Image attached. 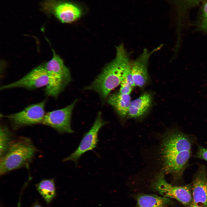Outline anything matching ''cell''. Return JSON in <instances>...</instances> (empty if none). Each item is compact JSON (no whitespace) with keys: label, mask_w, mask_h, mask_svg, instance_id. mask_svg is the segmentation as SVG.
<instances>
[{"label":"cell","mask_w":207,"mask_h":207,"mask_svg":"<svg viewBox=\"0 0 207 207\" xmlns=\"http://www.w3.org/2000/svg\"><path fill=\"white\" fill-rule=\"evenodd\" d=\"M32 207H42L39 205L37 204L34 205Z\"/></svg>","instance_id":"obj_23"},{"label":"cell","mask_w":207,"mask_h":207,"mask_svg":"<svg viewBox=\"0 0 207 207\" xmlns=\"http://www.w3.org/2000/svg\"><path fill=\"white\" fill-rule=\"evenodd\" d=\"M188 207H201L200 206L197 204L193 203Z\"/></svg>","instance_id":"obj_22"},{"label":"cell","mask_w":207,"mask_h":207,"mask_svg":"<svg viewBox=\"0 0 207 207\" xmlns=\"http://www.w3.org/2000/svg\"><path fill=\"white\" fill-rule=\"evenodd\" d=\"M107 101L120 116L124 117L127 115L131 101L130 95L116 93L110 95Z\"/></svg>","instance_id":"obj_15"},{"label":"cell","mask_w":207,"mask_h":207,"mask_svg":"<svg viewBox=\"0 0 207 207\" xmlns=\"http://www.w3.org/2000/svg\"><path fill=\"white\" fill-rule=\"evenodd\" d=\"M42 11L53 15L63 23L72 22L83 14V7L78 3L66 0H44L41 4Z\"/></svg>","instance_id":"obj_5"},{"label":"cell","mask_w":207,"mask_h":207,"mask_svg":"<svg viewBox=\"0 0 207 207\" xmlns=\"http://www.w3.org/2000/svg\"><path fill=\"white\" fill-rule=\"evenodd\" d=\"M52 58L44 64L47 72L49 83L45 89L46 95L57 97L71 80L69 69L62 59L52 49Z\"/></svg>","instance_id":"obj_4"},{"label":"cell","mask_w":207,"mask_h":207,"mask_svg":"<svg viewBox=\"0 0 207 207\" xmlns=\"http://www.w3.org/2000/svg\"><path fill=\"white\" fill-rule=\"evenodd\" d=\"M192 186L193 203L207 207V173L204 167H200L196 173Z\"/></svg>","instance_id":"obj_12"},{"label":"cell","mask_w":207,"mask_h":207,"mask_svg":"<svg viewBox=\"0 0 207 207\" xmlns=\"http://www.w3.org/2000/svg\"><path fill=\"white\" fill-rule=\"evenodd\" d=\"M120 85L119 92L124 95H130L133 87L128 83L124 81L121 82Z\"/></svg>","instance_id":"obj_19"},{"label":"cell","mask_w":207,"mask_h":207,"mask_svg":"<svg viewBox=\"0 0 207 207\" xmlns=\"http://www.w3.org/2000/svg\"><path fill=\"white\" fill-rule=\"evenodd\" d=\"M48 83V76L44 64H41L34 68L18 80L2 86L0 89L3 90L15 88L34 89L46 87Z\"/></svg>","instance_id":"obj_10"},{"label":"cell","mask_w":207,"mask_h":207,"mask_svg":"<svg viewBox=\"0 0 207 207\" xmlns=\"http://www.w3.org/2000/svg\"><path fill=\"white\" fill-rule=\"evenodd\" d=\"M196 157L198 158L204 159L207 161V149L199 146Z\"/></svg>","instance_id":"obj_21"},{"label":"cell","mask_w":207,"mask_h":207,"mask_svg":"<svg viewBox=\"0 0 207 207\" xmlns=\"http://www.w3.org/2000/svg\"><path fill=\"white\" fill-rule=\"evenodd\" d=\"M37 189L46 202L49 203L55 197V189L53 179L42 180L36 185Z\"/></svg>","instance_id":"obj_16"},{"label":"cell","mask_w":207,"mask_h":207,"mask_svg":"<svg viewBox=\"0 0 207 207\" xmlns=\"http://www.w3.org/2000/svg\"><path fill=\"white\" fill-rule=\"evenodd\" d=\"M182 4V8L187 9L195 6L202 0H180Z\"/></svg>","instance_id":"obj_20"},{"label":"cell","mask_w":207,"mask_h":207,"mask_svg":"<svg viewBox=\"0 0 207 207\" xmlns=\"http://www.w3.org/2000/svg\"><path fill=\"white\" fill-rule=\"evenodd\" d=\"M106 123L102 118L101 113L99 112L93 125L85 134L77 148L70 155L64 158L63 161H72L76 164L82 155L95 148L98 142V131Z\"/></svg>","instance_id":"obj_9"},{"label":"cell","mask_w":207,"mask_h":207,"mask_svg":"<svg viewBox=\"0 0 207 207\" xmlns=\"http://www.w3.org/2000/svg\"><path fill=\"white\" fill-rule=\"evenodd\" d=\"M12 134L6 126L1 125L0 128V158L6 153L14 140Z\"/></svg>","instance_id":"obj_17"},{"label":"cell","mask_w":207,"mask_h":207,"mask_svg":"<svg viewBox=\"0 0 207 207\" xmlns=\"http://www.w3.org/2000/svg\"><path fill=\"white\" fill-rule=\"evenodd\" d=\"M160 46L151 51L144 49L138 57L132 62V74L135 86L140 87H143L149 79L147 67L149 59L151 55L159 50Z\"/></svg>","instance_id":"obj_11"},{"label":"cell","mask_w":207,"mask_h":207,"mask_svg":"<svg viewBox=\"0 0 207 207\" xmlns=\"http://www.w3.org/2000/svg\"><path fill=\"white\" fill-rule=\"evenodd\" d=\"M116 51L115 58L95 80L85 89L95 91L104 99L112 90L120 84L125 66L130 60L128 53L122 44L116 47Z\"/></svg>","instance_id":"obj_2"},{"label":"cell","mask_w":207,"mask_h":207,"mask_svg":"<svg viewBox=\"0 0 207 207\" xmlns=\"http://www.w3.org/2000/svg\"><path fill=\"white\" fill-rule=\"evenodd\" d=\"M46 102L45 99L30 105L20 112L7 116L13 129H16L25 126L42 123L45 113Z\"/></svg>","instance_id":"obj_7"},{"label":"cell","mask_w":207,"mask_h":207,"mask_svg":"<svg viewBox=\"0 0 207 207\" xmlns=\"http://www.w3.org/2000/svg\"><path fill=\"white\" fill-rule=\"evenodd\" d=\"M77 99L61 109L45 113L42 124L49 126L60 133L74 132L70 125L72 112Z\"/></svg>","instance_id":"obj_8"},{"label":"cell","mask_w":207,"mask_h":207,"mask_svg":"<svg viewBox=\"0 0 207 207\" xmlns=\"http://www.w3.org/2000/svg\"><path fill=\"white\" fill-rule=\"evenodd\" d=\"M191 146L190 138L182 132L173 130L166 133L160 152L164 172L180 178L188 164Z\"/></svg>","instance_id":"obj_1"},{"label":"cell","mask_w":207,"mask_h":207,"mask_svg":"<svg viewBox=\"0 0 207 207\" xmlns=\"http://www.w3.org/2000/svg\"><path fill=\"white\" fill-rule=\"evenodd\" d=\"M37 152L29 138L20 137L14 140L5 154L0 158V175L27 165Z\"/></svg>","instance_id":"obj_3"},{"label":"cell","mask_w":207,"mask_h":207,"mask_svg":"<svg viewBox=\"0 0 207 207\" xmlns=\"http://www.w3.org/2000/svg\"><path fill=\"white\" fill-rule=\"evenodd\" d=\"M201 12L200 27L203 30L207 31V0L204 1Z\"/></svg>","instance_id":"obj_18"},{"label":"cell","mask_w":207,"mask_h":207,"mask_svg":"<svg viewBox=\"0 0 207 207\" xmlns=\"http://www.w3.org/2000/svg\"><path fill=\"white\" fill-rule=\"evenodd\" d=\"M151 186L163 197L175 199L185 206H189L193 203L191 184L180 186H173L167 182L164 174L161 173L153 180Z\"/></svg>","instance_id":"obj_6"},{"label":"cell","mask_w":207,"mask_h":207,"mask_svg":"<svg viewBox=\"0 0 207 207\" xmlns=\"http://www.w3.org/2000/svg\"><path fill=\"white\" fill-rule=\"evenodd\" d=\"M135 198L136 201L135 207H166L173 203L169 198L154 194H140Z\"/></svg>","instance_id":"obj_14"},{"label":"cell","mask_w":207,"mask_h":207,"mask_svg":"<svg viewBox=\"0 0 207 207\" xmlns=\"http://www.w3.org/2000/svg\"><path fill=\"white\" fill-rule=\"evenodd\" d=\"M152 96L145 93L131 102L127 114L129 118H137L144 114L148 111L152 103Z\"/></svg>","instance_id":"obj_13"}]
</instances>
